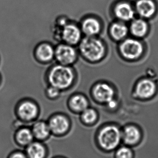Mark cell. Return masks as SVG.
Segmentation results:
<instances>
[{
	"label": "cell",
	"mask_w": 158,
	"mask_h": 158,
	"mask_svg": "<svg viewBox=\"0 0 158 158\" xmlns=\"http://www.w3.org/2000/svg\"><path fill=\"white\" fill-rule=\"evenodd\" d=\"M132 152L131 150L126 147L120 148L116 153V158H132Z\"/></svg>",
	"instance_id": "obj_24"
},
{
	"label": "cell",
	"mask_w": 158,
	"mask_h": 158,
	"mask_svg": "<svg viewBox=\"0 0 158 158\" xmlns=\"http://www.w3.org/2000/svg\"><path fill=\"white\" fill-rule=\"evenodd\" d=\"M116 16L122 21H128L134 16V11L130 4L126 2H121L116 5L114 9Z\"/></svg>",
	"instance_id": "obj_16"
},
{
	"label": "cell",
	"mask_w": 158,
	"mask_h": 158,
	"mask_svg": "<svg viewBox=\"0 0 158 158\" xmlns=\"http://www.w3.org/2000/svg\"><path fill=\"white\" fill-rule=\"evenodd\" d=\"M93 94L97 101L100 102L108 103L113 99L114 91L107 84H99L94 88Z\"/></svg>",
	"instance_id": "obj_11"
},
{
	"label": "cell",
	"mask_w": 158,
	"mask_h": 158,
	"mask_svg": "<svg viewBox=\"0 0 158 158\" xmlns=\"http://www.w3.org/2000/svg\"><path fill=\"white\" fill-rule=\"evenodd\" d=\"M97 114L93 109H86L82 112L81 118L86 123H92L96 120Z\"/></svg>",
	"instance_id": "obj_22"
},
{
	"label": "cell",
	"mask_w": 158,
	"mask_h": 158,
	"mask_svg": "<svg viewBox=\"0 0 158 158\" xmlns=\"http://www.w3.org/2000/svg\"><path fill=\"white\" fill-rule=\"evenodd\" d=\"M81 29L87 36H93L100 31V24L97 19L94 18H87L82 22Z\"/></svg>",
	"instance_id": "obj_17"
},
{
	"label": "cell",
	"mask_w": 158,
	"mask_h": 158,
	"mask_svg": "<svg viewBox=\"0 0 158 158\" xmlns=\"http://www.w3.org/2000/svg\"><path fill=\"white\" fill-rule=\"evenodd\" d=\"M34 139L42 141L49 138L51 135L48 122L44 120H36L31 127Z\"/></svg>",
	"instance_id": "obj_10"
},
{
	"label": "cell",
	"mask_w": 158,
	"mask_h": 158,
	"mask_svg": "<svg viewBox=\"0 0 158 158\" xmlns=\"http://www.w3.org/2000/svg\"><path fill=\"white\" fill-rule=\"evenodd\" d=\"M140 138V133L135 126H128L125 129L124 141L128 145H134L138 143Z\"/></svg>",
	"instance_id": "obj_19"
},
{
	"label": "cell",
	"mask_w": 158,
	"mask_h": 158,
	"mask_svg": "<svg viewBox=\"0 0 158 158\" xmlns=\"http://www.w3.org/2000/svg\"><path fill=\"white\" fill-rule=\"evenodd\" d=\"M8 158H28L27 155L21 151H15L11 153Z\"/></svg>",
	"instance_id": "obj_25"
},
{
	"label": "cell",
	"mask_w": 158,
	"mask_h": 158,
	"mask_svg": "<svg viewBox=\"0 0 158 158\" xmlns=\"http://www.w3.org/2000/svg\"><path fill=\"white\" fill-rule=\"evenodd\" d=\"M79 48L82 55L92 62L100 60L105 53L103 43L92 37L87 36L81 40Z\"/></svg>",
	"instance_id": "obj_2"
},
{
	"label": "cell",
	"mask_w": 158,
	"mask_h": 158,
	"mask_svg": "<svg viewBox=\"0 0 158 158\" xmlns=\"http://www.w3.org/2000/svg\"><path fill=\"white\" fill-rule=\"evenodd\" d=\"M62 91L58 88L51 85H48L46 89V96L48 98L51 100H54L60 97Z\"/></svg>",
	"instance_id": "obj_23"
},
{
	"label": "cell",
	"mask_w": 158,
	"mask_h": 158,
	"mask_svg": "<svg viewBox=\"0 0 158 158\" xmlns=\"http://www.w3.org/2000/svg\"><path fill=\"white\" fill-rule=\"evenodd\" d=\"M0 81H1V76H0Z\"/></svg>",
	"instance_id": "obj_27"
},
{
	"label": "cell",
	"mask_w": 158,
	"mask_h": 158,
	"mask_svg": "<svg viewBox=\"0 0 158 158\" xmlns=\"http://www.w3.org/2000/svg\"><path fill=\"white\" fill-rule=\"evenodd\" d=\"M34 54L37 62L48 64L55 60V47L47 42H41L36 46Z\"/></svg>",
	"instance_id": "obj_8"
},
{
	"label": "cell",
	"mask_w": 158,
	"mask_h": 158,
	"mask_svg": "<svg viewBox=\"0 0 158 158\" xmlns=\"http://www.w3.org/2000/svg\"><path fill=\"white\" fill-rule=\"evenodd\" d=\"M75 75L71 66L56 63L47 70L46 81L49 85L64 91L72 85Z\"/></svg>",
	"instance_id": "obj_1"
},
{
	"label": "cell",
	"mask_w": 158,
	"mask_h": 158,
	"mask_svg": "<svg viewBox=\"0 0 158 158\" xmlns=\"http://www.w3.org/2000/svg\"><path fill=\"white\" fill-rule=\"evenodd\" d=\"M48 124L51 135L55 136H64L68 132L71 123L68 118L63 113H55L49 118Z\"/></svg>",
	"instance_id": "obj_7"
},
{
	"label": "cell",
	"mask_w": 158,
	"mask_h": 158,
	"mask_svg": "<svg viewBox=\"0 0 158 158\" xmlns=\"http://www.w3.org/2000/svg\"><path fill=\"white\" fill-rule=\"evenodd\" d=\"M128 32V28L125 24L120 22L113 24L111 28V33L114 39L120 40L126 36Z\"/></svg>",
	"instance_id": "obj_21"
},
{
	"label": "cell",
	"mask_w": 158,
	"mask_h": 158,
	"mask_svg": "<svg viewBox=\"0 0 158 158\" xmlns=\"http://www.w3.org/2000/svg\"><path fill=\"white\" fill-rule=\"evenodd\" d=\"M108 106H109L110 108L111 109H113L114 107H116V103L115 101H114L113 99H112V101H110L108 103Z\"/></svg>",
	"instance_id": "obj_26"
},
{
	"label": "cell",
	"mask_w": 158,
	"mask_h": 158,
	"mask_svg": "<svg viewBox=\"0 0 158 158\" xmlns=\"http://www.w3.org/2000/svg\"><path fill=\"white\" fill-rule=\"evenodd\" d=\"M77 58V53L73 45L61 42L55 47V60L57 63L70 66Z\"/></svg>",
	"instance_id": "obj_6"
},
{
	"label": "cell",
	"mask_w": 158,
	"mask_h": 158,
	"mask_svg": "<svg viewBox=\"0 0 158 158\" xmlns=\"http://www.w3.org/2000/svg\"><path fill=\"white\" fill-rule=\"evenodd\" d=\"M98 138L99 143L103 148L113 150L119 144L121 133L116 126H107L101 131Z\"/></svg>",
	"instance_id": "obj_5"
},
{
	"label": "cell",
	"mask_w": 158,
	"mask_h": 158,
	"mask_svg": "<svg viewBox=\"0 0 158 158\" xmlns=\"http://www.w3.org/2000/svg\"><path fill=\"white\" fill-rule=\"evenodd\" d=\"M156 86L153 81L150 79H143L139 81L136 88L137 95L143 98H147L154 95Z\"/></svg>",
	"instance_id": "obj_13"
},
{
	"label": "cell",
	"mask_w": 158,
	"mask_h": 158,
	"mask_svg": "<svg viewBox=\"0 0 158 158\" xmlns=\"http://www.w3.org/2000/svg\"></svg>",
	"instance_id": "obj_28"
},
{
	"label": "cell",
	"mask_w": 158,
	"mask_h": 158,
	"mask_svg": "<svg viewBox=\"0 0 158 158\" xmlns=\"http://www.w3.org/2000/svg\"><path fill=\"white\" fill-rule=\"evenodd\" d=\"M130 30L135 36L143 37L147 31V24L143 19H135L131 24Z\"/></svg>",
	"instance_id": "obj_20"
},
{
	"label": "cell",
	"mask_w": 158,
	"mask_h": 158,
	"mask_svg": "<svg viewBox=\"0 0 158 158\" xmlns=\"http://www.w3.org/2000/svg\"><path fill=\"white\" fill-rule=\"evenodd\" d=\"M120 49L124 57L130 60L139 57L143 52V47L140 42L133 39H128L123 42Z\"/></svg>",
	"instance_id": "obj_9"
},
{
	"label": "cell",
	"mask_w": 158,
	"mask_h": 158,
	"mask_svg": "<svg viewBox=\"0 0 158 158\" xmlns=\"http://www.w3.org/2000/svg\"><path fill=\"white\" fill-rule=\"evenodd\" d=\"M26 153L28 158H46L47 148L41 141H34L26 147Z\"/></svg>",
	"instance_id": "obj_14"
},
{
	"label": "cell",
	"mask_w": 158,
	"mask_h": 158,
	"mask_svg": "<svg viewBox=\"0 0 158 158\" xmlns=\"http://www.w3.org/2000/svg\"><path fill=\"white\" fill-rule=\"evenodd\" d=\"M138 13L144 18H150L154 15L156 6L152 0H139L136 4Z\"/></svg>",
	"instance_id": "obj_15"
},
{
	"label": "cell",
	"mask_w": 158,
	"mask_h": 158,
	"mask_svg": "<svg viewBox=\"0 0 158 158\" xmlns=\"http://www.w3.org/2000/svg\"><path fill=\"white\" fill-rule=\"evenodd\" d=\"M16 114L22 122H34L39 117L40 107L35 101L24 99L19 102L16 106Z\"/></svg>",
	"instance_id": "obj_3"
},
{
	"label": "cell",
	"mask_w": 158,
	"mask_h": 158,
	"mask_svg": "<svg viewBox=\"0 0 158 158\" xmlns=\"http://www.w3.org/2000/svg\"><path fill=\"white\" fill-rule=\"evenodd\" d=\"M54 35L62 43L73 46L81 40V30L75 24L68 22L60 30L54 32Z\"/></svg>",
	"instance_id": "obj_4"
},
{
	"label": "cell",
	"mask_w": 158,
	"mask_h": 158,
	"mask_svg": "<svg viewBox=\"0 0 158 158\" xmlns=\"http://www.w3.org/2000/svg\"><path fill=\"white\" fill-rule=\"evenodd\" d=\"M68 105L73 111L77 112H82L87 109V100L82 95H74L71 97L68 102Z\"/></svg>",
	"instance_id": "obj_18"
},
{
	"label": "cell",
	"mask_w": 158,
	"mask_h": 158,
	"mask_svg": "<svg viewBox=\"0 0 158 158\" xmlns=\"http://www.w3.org/2000/svg\"><path fill=\"white\" fill-rule=\"evenodd\" d=\"M14 138L17 145L22 147L28 146L35 139L32 129L27 126L18 128L15 132Z\"/></svg>",
	"instance_id": "obj_12"
}]
</instances>
